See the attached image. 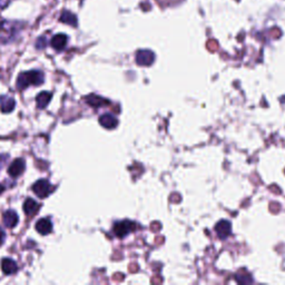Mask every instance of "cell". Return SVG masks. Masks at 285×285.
Returning a JSON list of instances; mask_svg holds the SVG:
<instances>
[{"mask_svg": "<svg viewBox=\"0 0 285 285\" xmlns=\"http://www.w3.org/2000/svg\"><path fill=\"white\" fill-rule=\"evenodd\" d=\"M44 83V74L39 70L25 71L18 76L17 79V87L19 89H25L28 86H38Z\"/></svg>", "mask_w": 285, "mask_h": 285, "instance_id": "6da1fadb", "label": "cell"}, {"mask_svg": "<svg viewBox=\"0 0 285 285\" xmlns=\"http://www.w3.org/2000/svg\"><path fill=\"white\" fill-rule=\"evenodd\" d=\"M135 228H136L135 223L131 221L117 222V223L114 225V233L116 236L125 237L126 235H128L129 233L133 232Z\"/></svg>", "mask_w": 285, "mask_h": 285, "instance_id": "7a4b0ae2", "label": "cell"}, {"mask_svg": "<svg viewBox=\"0 0 285 285\" xmlns=\"http://www.w3.org/2000/svg\"><path fill=\"white\" fill-rule=\"evenodd\" d=\"M53 186L50 185L49 182L45 181V179H40V181H37L32 185V191L37 196H39L41 199L47 198V196L53 192Z\"/></svg>", "mask_w": 285, "mask_h": 285, "instance_id": "3957f363", "label": "cell"}, {"mask_svg": "<svg viewBox=\"0 0 285 285\" xmlns=\"http://www.w3.org/2000/svg\"><path fill=\"white\" fill-rule=\"evenodd\" d=\"M155 60V55L152 50L141 49L136 53V62L140 66H150Z\"/></svg>", "mask_w": 285, "mask_h": 285, "instance_id": "277c9868", "label": "cell"}, {"mask_svg": "<svg viewBox=\"0 0 285 285\" xmlns=\"http://www.w3.org/2000/svg\"><path fill=\"white\" fill-rule=\"evenodd\" d=\"M26 167V163L23 158H17L16 161L11 163V165L8 169V173L11 176V177H18L19 175L23 174V171Z\"/></svg>", "mask_w": 285, "mask_h": 285, "instance_id": "5b68a950", "label": "cell"}, {"mask_svg": "<svg viewBox=\"0 0 285 285\" xmlns=\"http://www.w3.org/2000/svg\"><path fill=\"white\" fill-rule=\"evenodd\" d=\"M215 230H216L217 235L220 236V238L224 240V238L229 236L230 230H232V226H230V223L228 221H221L216 224Z\"/></svg>", "mask_w": 285, "mask_h": 285, "instance_id": "8992f818", "label": "cell"}, {"mask_svg": "<svg viewBox=\"0 0 285 285\" xmlns=\"http://www.w3.org/2000/svg\"><path fill=\"white\" fill-rule=\"evenodd\" d=\"M67 41H68V37L64 33H58V35H55L52 38V41H50V45L52 47L56 50H62L67 45Z\"/></svg>", "mask_w": 285, "mask_h": 285, "instance_id": "52a82bcc", "label": "cell"}, {"mask_svg": "<svg viewBox=\"0 0 285 285\" xmlns=\"http://www.w3.org/2000/svg\"><path fill=\"white\" fill-rule=\"evenodd\" d=\"M36 229L41 235H47L53 230V223L49 219H41L37 222Z\"/></svg>", "mask_w": 285, "mask_h": 285, "instance_id": "ba28073f", "label": "cell"}, {"mask_svg": "<svg viewBox=\"0 0 285 285\" xmlns=\"http://www.w3.org/2000/svg\"><path fill=\"white\" fill-rule=\"evenodd\" d=\"M18 220H19L18 215H17L16 212L11 211V209H9V211H6L2 215L3 223H5L7 228H15L17 223H18Z\"/></svg>", "mask_w": 285, "mask_h": 285, "instance_id": "9c48e42d", "label": "cell"}, {"mask_svg": "<svg viewBox=\"0 0 285 285\" xmlns=\"http://www.w3.org/2000/svg\"><path fill=\"white\" fill-rule=\"evenodd\" d=\"M99 124L105 128L112 129L115 128L117 125H118V120L111 114H105L99 117Z\"/></svg>", "mask_w": 285, "mask_h": 285, "instance_id": "30bf717a", "label": "cell"}, {"mask_svg": "<svg viewBox=\"0 0 285 285\" xmlns=\"http://www.w3.org/2000/svg\"><path fill=\"white\" fill-rule=\"evenodd\" d=\"M1 269L2 272L7 275H10V274H14L18 270V266H17V264L15 261H12L10 258H3L1 261Z\"/></svg>", "mask_w": 285, "mask_h": 285, "instance_id": "8fae6325", "label": "cell"}, {"mask_svg": "<svg viewBox=\"0 0 285 285\" xmlns=\"http://www.w3.org/2000/svg\"><path fill=\"white\" fill-rule=\"evenodd\" d=\"M15 100L9 96H1L0 97V108L3 113H10L15 108Z\"/></svg>", "mask_w": 285, "mask_h": 285, "instance_id": "7c38bea8", "label": "cell"}, {"mask_svg": "<svg viewBox=\"0 0 285 285\" xmlns=\"http://www.w3.org/2000/svg\"><path fill=\"white\" fill-rule=\"evenodd\" d=\"M38 208H39L38 203L32 199L26 200V202H25L24 204V211L27 214V215H33V214L38 211Z\"/></svg>", "mask_w": 285, "mask_h": 285, "instance_id": "4fadbf2b", "label": "cell"}, {"mask_svg": "<svg viewBox=\"0 0 285 285\" xmlns=\"http://www.w3.org/2000/svg\"><path fill=\"white\" fill-rule=\"evenodd\" d=\"M60 22L69 25V26L76 27L77 26V17L75 16L73 12L64 11L60 16Z\"/></svg>", "mask_w": 285, "mask_h": 285, "instance_id": "5bb4252c", "label": "cell"}, {"mask_svg": "<svg viewBox=\"0 0 285 285\" xmlns=\"http://www.w3.org/2000/svg\"><path fill=\"white\" fill-rule=\"evenodd\" d=\"M52 94L48 93V91H43V93H40L38 96H37L36 98V103H37V106L38 108H45L47 105L49 104L50 99H52Z\"/></svg>", "mask_w": 285, "mask_h": 285, "instance_id": "9a60e30c", "label": "cell"}, {"mask_svg": "<svg viewBox=\"0 0 285 285\" xmlns=\"http://www.w3.org/2000/svg\"><path fill=\"white\" fill-rule=\"evenodd\" d=\"M86 102L89 104L90 106H94V107H100V106H103L104 104H108L107 100L103 99L102 97H98V96H96V95L87 96Z\"/></svg>", "mask_w": 285, "mask_h": 285, "instance_id": "2e32d148", "label": "cell"}, {"mask_svg": "<svg viewBox=\"0 0 285 285\" xmlns=\"http://www.w3.org/2000/svg\"><path fill=\"white\" fill-rule=\"evenodd\" d=\"M46 47V39L44 37H41V38L37 39V43H36V48L37 49H43Z\"/></svg>", "mask_w": 285, "mask_h": 285, "instance_id": "e0dca14e", "label": "cell"}, {"mask_svg": "<svg viewBox=\"0 0 285 285\" xmlns=\"http://www.w3.org/2000/svg\"><path fill=\"white\" fill-rule=\"evenodd\" d=\"M5 238H6V234L1 228H0V245L2 244L3 241H5Z\"/></svg>", "mask_w": 285, "mask_h": 285, "instance_id": "ac0fdd59", "label": "cell"}, {"mask_svg": "<svg viewBox=\"0 0 285 285\" xmlns=\"http://www.w3.org/2000/svg\"><path fill=\"white\" fill-rule=\"evenodd\" d=\"M3 190H5V187H3L1 184H0V194H1V193L3 192Z\"/></svg>", "mask_w": 285, "mask_h": 285, "instance_id": "d6986e66", "label": "cell"}]
</instances>
